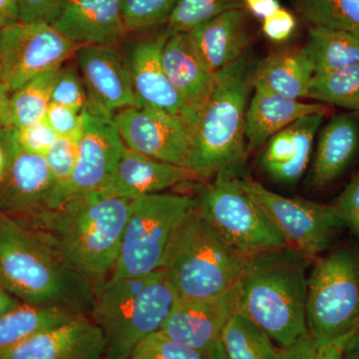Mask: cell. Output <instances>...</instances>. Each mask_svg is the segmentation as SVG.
I'll return each mask as SVG.
<instances>
[{
    "instance_id": "6da1fadb",
    "label": "cell",
    "mask_w": 359,
    "mask_h": 359,
    "mask_svg": "<svg viewBox=\"0 0 359 359\" xmlns=\"http://www.w3.org/2000/svg\"><path fill=\"white\" fill-rule=\"evenodd\" d=\"M0 283L23 304L89 316L94 287L41 231L0 212Z\"/></svg>"
},
{
    "instance_id": "7a4b0ae2",
    "label": "cell",
    "mask_w": 359,
    "mask_h": 359,
    "mask_svg": "<svg viewBox=\"0 0 359 359\" xmlns=\"http://www.w3.org/2000/svg\"><path fill=\"white\" fill-rule=\"evenodd\" d=\"M131 201L93 192L16 219L41 231L95 287L114 271Z\"/></svg>"
},
{
    "instance_id": "3957f363",
    "label": "cell",
    "mask_w": 359,
    "mask_h": 359,
    "mask_svg": "<svg viewBox=\"0 0 359 359\" xmlns=\"http://www.w3.org/2000/svg\"><path fill=\"white\" fill-rule=\"evenodd\" d=\"M309 257L292 245L249 257L238 280V309L285 347L308 334Z\"/></svg>"
},
{
    "instance_id": "277c9868",
    "label": "cell",
    "mask_w": 359,
    "mask_h": 359,
    "mask_svg": "<svg viewBox=\"0 0 359 359\" xmlns=\"http://www.w3.org/2000/svg\"><path fill=\"white\" fill-rule=\"evenodd\" d=\"M257 67L249 54L216 73L209 98L192 126L188 169L201 180L238 177L247 156L245 123Z\"/></svg>"
},
{
    "instance_id": "5b68a950",
    "label": "cell",
    "mask_w": 359,
    "mask_h": 359,
    "mask_svg": "<svg viewBox=\"0 0 359 359\" xmlns=\"http://www.w3.org/2000/svg\"><path fill=\"white\" fill-rule=\"evenodd\" d=\"M179 295L162 269L109 278L94 287L89 318L105 339L104 359H127L135 347L160 332Z\"/></svg>"
},
{
    "instance_id": "8992f818",
    "label": "cell",
    "mask_w": 359,
    "mask_h": 359,
    "mask_svg": "<svg viewBox=\"0 0 359 359\" xmlns=\"http://www.w3.org/2000/svg\"><path fill=\"white\" fill-rule=\"evenodd\" d=\"M248 261L194 207L175 231L160 269L180 297H208L237 285Z\"/></svg>"
},
{
    "instance_id": "52a82bcc",
    "label": "cell",
    "mask_w": 359,
    "mask_h": 359,
    "mask_svg": "<svg viewBox=\"0 0 359 359\" xmlns=\"http://www.w3.org/2000/svg\"><path fill=\"white\" fill-rule=\"evenodd\" d=\"M308 278L306 325L318 347L344 346L359 334V248L314 259Z\"/></svg>"
},
{
    "instance_id": "ba28073f",
    "label": "cell",
    "mask_w": 359,
    "mask_h": 359,
    "mask_svg": "<svg viewBox=\"0 0 359 359\" xmlns=\"http://www.w3.org/2000/svg\"><path fill=\"white\" fill-rule=\"evenodd\" d=\"M197 201L190 196L157 193L131 201L121 250L110 278L159 271L175 231Z\"/></svg>"
},
{
    "instance_id": "9c48e42d",
    "label": "cell",
    "mask_w": 359,
    "mask_h": 359,
    "mask_svg": "<svg viewBox=\"0 0 359 359\" xmlns=\"http://www.w3.org/2000/svg\"><path fill=\"white\" fill-rule=\"evenodd\" d=\"M196 201L203 218L245 257L290 245L238 177L217 176L201 189Z\"/></svg>"
},
{
    "instance_id": "30bf717a",
    "label": "cell",
    "mask_w": 359,
    "mask_h": 359,
    "mask_svg": "<svg viewBox=\"0 0 359 359\" xmlns=\"http://www.w3.org/2000/svg\"><path fill=\"white\" fill-rule=\"evenodd\" d=\"M241 184L282 231L290 245L314 261L332 245L344 221L332 205L283 197L250 178Z\"/></svg>"
},
{
    "instance_id": "8fae6325",
    "label": "cell",
    "mask_w": 359,
    "mask_h": 359,
    "mask_svg": "<svg viewBox=\"0 0 359 359\" xmlns=\"http://www.w3.org/2000/svg\"><path fill=\"white\" fill-rule=\"evenodd\" d=\"M78 47L46 23L18 22L1 28L0 81L13 93L33 78L65 65Z\"/></svg>"
},
{
    "instance_id": "7c38bea8",
    "label": "cell",
    "mask_w": 359,
    "mask_h": 359,
    "mask_svg": "<svg viewBox=\"0 0 359 359\" xmlns=\"http://www.w3.org/2000/svg\"><path fill=\"white\" fill-rule=\"evenodd\" d=\"M82 118L83 125L76 166L70 181L59 195L55 208L71 198L100 190L114 173L126 150L116 126L114 115L88 101L82 111Z\"/></svg>"
},
{
    "instance_id": "4fadbf2b",
    "label": "cell",
    "mask_w": 359,
    "mask_h": 359,
    "mask_svg": "<svg viewBox=\"0 0 359 359\" xmlns=\"http://www.w3.org/2000/svg\"><path fill=\"white\" fill-rule=\"evenodd\" d=\"M114 121L129 150L188 169L192 128L181 116L133 106L116 113Z\"/></svg>"
},
{
    "instance_id": "5bb4252c",
    "label": "cell",
    "mask_w": 359,
    "mask_h": 359,
    "mask_svg": "<svg viewBox=\"0 0 359 359\" xmlns=\"http://www.w3.org/2000/svg\"><path fill=\"white\" fill-rule=\"evenodd\" d=\"M8 156L6 179L0 184V212L21 219L48 210L55 183L46 158L21 150L14 128L0 138Z\"/></svg>"
},
{
    "instance_id": "9a60e30c",
    "label": "cell",
    "mask_w": 359,
    "mask_h": 359,
    "mask_svg": "<svg viewBox=\"0 0 359 359\" xmlns=\"http://www.w3.org/2000/svg\"><path fill=\"white\" fill-rule=\"evenodd\" d=\"M238 297V283L215 297H179L160 332L205 354L219 341L224 325L237 311Z\"/></svg>"
},
{
    "instance_id": "2e32d148",
    "label": "cell",
    "mask_w": 359,
    "mask_h": 359,
    "mask_svg": "<svg viewBox=\"0 0 359 359\" xmlns=\"http://www.w3.org/2000/svg\"><path fill=\"white\" fill-rule=\"evenodd\" d=\"M169 28L141 39L132 47L128 65L137 107L150 108L181 116L192 128L185 101L170 81L162 61Z\"/></svg>"
},
{
    "instance_id": "e0dca14e",
    "label": "cell",
    "mask_w": 359,
    "mask_h": 359,
    "mask_svg": "<svg viewBox=\"0 0 359 359\" xmlns=\"http://www.w3.org/2000/svg\"><path fill=\"white\" fill-rule=\"evenodd\" d=\"M88 101L111 115L136 106L128 61L112 45H86L75 51Z\"/></svg>"
},
{
    "instance_id": "ac0fdd59",
    "label": "cell",
    "mask_w": 359,
    "mask_h": 359,
    "mask_svg": "<svg viewBox=\"0 0 359 359\" xmlns=\"http://www.w3.org/2000/svg\"><path fill=\"white\" fill-rule=\"evenodd\" d=\"M105 339L87 316L45 330L0 359H104Z\"/></svg>"
},
{
    "instance_id": "d6986e66",
    "label": "cell",
    "mask_w": 359,
    "mask_h": 359,
    "mask_svg": "<svg viewBox=\"0 0 359 359\" xmlns=\"http://www.w3.org/2000/svg\"><path fill=\"white\" fill-rule=\"evenodd\" d=\"M325 116L323 113L304 116L269 139L259 155V163L269 179L290 186L302 178Z\"/></svg>"
},
{
    "instance_id": "ffe728a7",
    "label": "cell",
    "mask_w": 359,
    "mask_h": 359,
    "mask_svg": "<svg viewBox=\"0 0 359 359\" xmlns=\"http://www.w3.org/2000/svg\"><path fill=\"white\" fill-rule=\"evenodd\" d=\"M198 181L202 180L186 168L153 159L126 148L114 173L97 192L106 197L134 200Z\"/></svg>"
},
{
    "instance_id": "44dd1931",
    "label": "cell",
    "mask_w": 359,
    "mask_h": 359,
    "mask_svg": "<svg viewBox=\"0 0 359 359\" xmlns=\"http://www.w3.org/2000/svg\"><path fill=\"white\" fill-rule=\"evenodd\" d=\"M52 26L77 46H113L128 32L122 0H68Z\"/></svg>"
},
{
    "instance_id": "7402d4cb",
    "label": "cell",
    "mask_w": 359,
    "mask_h": 359,
    "mask_svg": "<svg viewBox=\"0 0 359 359\" xmlns=\"http://www.w3.org/2000/svg\"><path fill=\"white\" fill-rule=\"evenodd\" d=\"M162 61L170 81L185 101L193 126L214 88L216 73L200 57L189 32H171L163 47Z\"/></svg>"
},
{
    "instance_id": "603a6c76",
    "label": "cell",
    "mask_w": 359,
    "mask_h": 359,
    "mask_svg": "<svg viewBox=\"0 0 359 359\" xmlns=\"http://www.w3.org/2000/svg\"><path fill=\"white\" fill-rule=\"evenodd\" d=\"M254 95L245 112V136L248 151L263 147L273 135L282 131L304 116L323 113L327 107L320 103H304L301 100L278 95L259 84L252 83Z\"/></svg>"
},
{
    "instance_id": "cb8c5ba5",
    "label": "cell",
    "mask_w": 359,
    "mask_h": 359,
    "mask_svg": "<svg viewBox=\"0 0 359 359\" xmlns=\"http://www.w3.org/2000/svg\"><path fill=\"white\" fill-rule=\"evenodd\" d=\"M359 148L358 112L335 116L321 129L308 185L321 190L339 179Z\"/></svg>"
},
{
    "instance_id": "d4e9b609",
    "label": "cell",
    "mask_w": 359,
    "mask_h": 359,
    "mask_svg": "<svg viewBox=\"0 0 359 359\" xmlns=\"http://www.w3.org/2000/svg\"><path fill=\"white\" fill-rule=\"evenodd\" d=\"M189 33L205 65L219 72L248 53L247 11H226Z\"/></svg>"
},
{
    "instance_id": "484cf974",
    "label": "cell",
    "mask_w": 359,
    "mask_h": 359,
    "mask_svg": "<svg viewBox=\"0 0 359 359\" xmlns=\"http://www.w3.org/2000/svg\"><path fill=\"white\" fill-rule=\"evenodd\" d=\"M314 76L313 62L304 48L269 56L257 67L254 84L287 98L301 100L309 97Z\"/></svg>"
},
{
    "instance_id": "4316f807",
    "label": "cell",
    "mask_w": 359,
    "mask_h": 359,
    "mask_svg": "<svg viewBox=\"0 0 359 359\" xmlns=\"http://www.w3.org/2000/svg\"><path fill=\"white\" fill-rule=\"evenodd\" d=\"M53 306L23 304L0 316V358L39 332L76 318Z\"/></svg>"
},
{
    "instance_id": "83f0119b",
    "label": "cell",
    "mask_w": 359,
    "mask_h": 359,
    "mask_svg": "<svg viewBox=\"0 0 359 359\" xmlns=\"http://www.w3.org/2000/svg\"><path fill=\"white\" fill-rule=\"evenodd\" d=\"M304 50L313 62L314 75L359 63V34L311 26Z\"/></svg>"
},
{
    "instance_id": "f1b7e54d",
    "label": "cell",
    "mask_w": 359,
    "mask_h": 359,
    "mask_svg": "<svg viewBox=\"0 0 359 359\" xmlns=\"http://www.w3.org/2000/svg\"><path fill=\"white\" fill-rule=\"evenodd\" d=\"M219 342L228 359H276L280 348L259 325L238 311L224 325Z\"/></svg>"
},
{
    "instance_id": "f546056e",
    "label": "cell",
    "mask_w": 359,
    "mask_h": 359,
    "mask_svg": "<svg viewBox=\"0 0 359 359\" xmlns=\"http://www.w3.org/2000/svg\"><path fill=\"white\" fill-rule=\"evenodd\" d=\"M62 66L42 73L11 93V112L13 128H22L44 119L45 113L51 104L54 83Z\"/></svg>"
},
{
    "instance_id": "4dcf8cb0",
    "label": "cell",
    "mask_w": 359,
    "mask_h": 359,
    "mask_svg": "<svg viewBox=\"0 0 359 359\" xmlns=\"http://www.w3.org/2000/svg\"><path fill=\"white\" fill-rule=\"evenodd\" d=\"M309 98L359 113V63L314 75Z\"/></svg>"
},
{
    "instance_id": "1f68e13d",
    "label": "cell",
    "mask_w": 359,
    "mask_h": 359,
    "mask_svg": "<svg viewBox=\"0 0 359 359\" xmlns=\"http://www.w3.org/2000/svg\"><path fill=\"white\" fill-rule=\"evenodd\" d=\"M311 26L359 34V0H294Z\"/></svg>"
},
{
    "instance_id": "d6a6232c",
    "label": "cell",
    "mask_w": 359,
    "mask_h": 359,
    "mask_svg": "<svg viewBox=\"0 0 359 359\" xmlns=\"http://www.w3.org/2000/svg\"><path fill=\"white\" fill-rule=\"evenodd\" d=\"M235 9H245L244 0H179L167 27L171 32H189L196 26Z\"/></svg>"
},
{
    "instance_id": "836d02e7",
    "label": "cell",
    "mask_w": 359,
    "mask_h": 359,
    "mask_svg": "<svg viewBox=\"0 0 359 359\" xmlns=\"http://www.w3.org/2000/svg\"><path fill=\"white\" fill-rule=\"evenodd\" d=\"M80 136L81 134L73 137H58L57 140L45 156L55 183V189L48 210L56 207L59 195L72 177L76 166Z\"/></svg>"
},
{
    "instance_id": "e575fe53",
    "label": "cell",
    "mask_w": 359,
    "mask_h": 359,
    "mask_svg": "<svg viewBox=\"0 0 359 359\" xmlns=\"http://www.w3.org/2000/svg\"><path fill=\"white\" fill-rule=\"evenodd\" d=\"M179 0H122L123 16L128 32L164 25Z\"/></svg>"
},
{
    "instance_id": "d590c367",
    "label": "cell",
    "mask_w": 359,
    "mask_h": 359,
    "mask_svg": "<svg viewBox=\"0 0 359 359\" xmlns=\"http://www.w3.org/2000/svg\"><path fill=\"white\" fill-rule=\"evenodd\" d=\"M127 359H205V354L182 346L158 332L135 347Z\"/></svg>"
},
{
    "instance_id": "8d00e7d4",
    "label": "cell",
    "mask_w": 359,
    "mask_h": 359,
    "mask_svg": "<svg viewBox=\"0 0 359 359\" xmlns=\"http://www.w3.org/2000/svg\"><path fill=\"white\" fill-rule=\"evenodd\" d=\"M51 103L82 112L88 104L86 88L74 65H63L54 83Z\"/></svg>"
},
{
    "instance_id": "74e56055",
    "label": "cell",
    "mask_w": 359,
    "mask_h": 359,
    "mask_svg": "<svg viewBox=\"0 0 359 359\" xmlns=\"http://www.w3.org/2000/svg\"><path fill=\"white\" fill-rule=\"evenodd\" d=\"M14 137L21 150L43 157L58 139L57 134L44 120L22 128H14Z\"/></svg>"
},
{
    "instance_id": "f35d334b",
    "label": "cell",
    "mask_w": 359,
    "mask_h": 359,
    "mask_svg": "<svg viewBox=\"0 0 359 359\" xmlns=\"http://www.w3.org/2000/svg\"><path fill=\"white\" fill-rule=\"evenodd\" d=\"M68 0H18L20 22L51 25L62 13Z\"/></svg>"
},
{
    "instance_id": "ab89813d",
    "label": "cell",
    "mask_w": 359,
    "mask_h": 359,
    "mask_svg": "<svg viewBox=\"0 0 359 359\" xmlns=\"http://www.w3.org/2000/svg\"><path fill=\"white\" fill-rule=\"evenodd\" d=\"M43 120L58 137H73L81 134L83 125L82 112L72 108L51 103Z\"/></svg>"
},
{
    "instance_id": "60d3db41",
    "label": "cell",
    "mask_w": 359,
    "mask_h": 359,
    "mask_svg": "<svg viewBox=\"0 0 359 359\" xmlns=\"http://www.w3.org/2000/svg\"><path fill=\"white\" fill-rule=\"evenodd\" d=\"M347 228L359 238V171L332 205Z\"/></svg>"
},
{
    "instance_id": "b9f144b4",
    "label": "cell",
    "mask_w": 359,
    "mask_h": 359,
    "mask_svg": "<svg viewBox=\"0 0 359 359\" xmlns=\"http://www.w3.org/2000/svg\"><path fill=\"white\" fill-rule=\"evenodd\" d=\"M295 28L297 20L294 14L283 7L264 18L262 26L266 37L278 43L287 41L294 34Z\"/></svg>"
},
{
    "instance_id": "7bdbcfd3",
    "label": "cell",
    "mask_w": 359,
    "mask_h": 359,
    "mask_svg": "<svg viewBox=\"0 0 359 359\" xmlns=\"http://www.w3.org/2000/svg\"><path fill=\"white\" fill-rule=\"evenodd\" d=\"M318 348L316 340L308 332L290 346L280 347L276 359H311Z\"/></svg>"
},
{
    "instance_id": "ee69618b",
    "label": "cell",
    "mask_w": 359,
    "mask_h": 359,
    "mask_svg": "<svg viewBox=\"0 0 359 359\" xmlns=\"http://www.w3.org/2000/svg\"><path fill=\"white\" fill-rule=\"evenodd\" d=\"M11 92L0 81V138L13 128L11 112Z\"/></svg>"
},
{
    "instance_id": "f6af8a7d",
    "label": "cell",
    "mask_w": 359,
    "mask_h": 359,
    "mask_svg": "<svg viewBox=\"0 0 359 359\" xmlns=\"http://www.w3.org/2000/svg\"><path fill=\"white\" fill-rule=\"evenodd\" d=\"M244 4L245 11L263 20L280 7L278 0H244Z\"/></svg>"
},
{
    "instance_id": "bcb514c9",
    "label": "cell",
    "mask_w": 359,
    "mask_h": 359,
    "mask_svg": "<svg viewBox=\"0 0 359 359\" xmlns=\"http://www.w3.org/2000/svg\"><path fill=\"white\" fill-rule=\"evenodd\" d=\"M20 22L18 0H0V28Z\"/></svg>"
},
{
    "instance_id": "7dc6e473",
    "label": "cell",
    "mask_w": 359,
    "mask_h": 359,
    "mask_svg": "<svg viewBox=\"0 0 359 359\" xmlns=\"http://www.w3.org/2000/svg\"><path fill=\"white\" fill-rule=\"evenodd\" d=\"M21 304L20 299H16L8 290L4 289V285L0 283V316L4 313L18 308Z\"/></svg>"
},
{
    "instance_id": "c3c4849f",
    "label": "cell",
    "mask_w": 359,
    "mask_h": 359,
    "mask_svg": "<svg viewBox=\"0 0 359 359\" xmlns=\"http://www.w3.org/2000/svg\"><path fill=\"white\" fill-rule=\"evenodd\" d=\"M342 347L337 344H327L318 347L311 359H341Z\"/></svg>"
},
{
    "instance_id": "681fc988",
    "label": "cell",
    "mask_w": 359,
    "mask_h": 359,
    "mask_svg": "<svg viewBox=\"0 0 359 359\" xmlns=\"http://www.w3.org/2000/svg\"><path fill=\"white\" fill-rule=\"evenodd\" d=\"M341 359H359V334L349 340L342 348Z\"/></svg>"
},
{
    "instance_id": "f907efd6",
    "label": "cell",
    "mask_w": 359,
    "mask_h": 359,
    "mask_svg": "<svg viewBox=\"0 0 359 359\" xmlns=\"http://www.w3.org/2000/svg\"><path fill=\"white\" fill-rule=\"evenodd\" d=\"M7 167H8V156L4 148L0 145V184L6 179Z\"/></svg>"
},
{
    "instance_id": "816d5d0a",
    "label": "cell",
    "mask_w": 359,
    "mask_h": 359,
    "mask_svg": "<svg viewBox=\"0 0 359 359\" xmlns=\"http://www.w3.org/2000/svg\"><path fill=\"white\" fill-rule=\"evenodd\" d=\"M205 359H228L224 353V349L219 340L205 353Z\"/></svg>"
},
{
    "instance_id": "f5cc1de1",
    "label": "cell",
    "mask_w": 359,
    "mask_h": 359,
    "mask_svg": "<svg viewBox=\"0 0 359 359\" xmlns=\"http://www.w3.org/2000/svg\"><path fill=\"white\" fill-rule=\"evenodd\" d=\"M0 36H1V28H0Z\"/></svg>"
},
{
    "instance_id": "db71d44e",
    "label": "cell",
    "mask_w": 359,
    "mask_h": 359,
    "mask_svg": "<svg viewBox=\"0 0 359 359\" xmlns=\"http://www.w3.org/2000/svg\"></svg>"
}]
</instances>
